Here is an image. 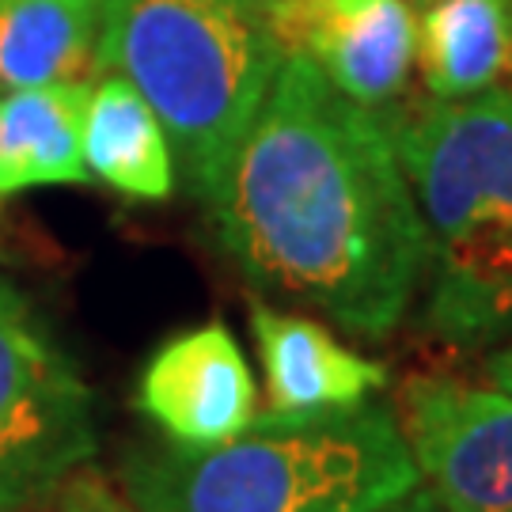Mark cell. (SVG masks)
Wrapping results in <instances>:
<instances>
[{"instance_id":"1","label":"cell","mask_w":512,"mask_h":512,"mask_svg":"<svg viewBox=\"0 0 512 512\" xmlns=\"http://www.w3.org/2000/svg\"><path fill=\"white\" fill-rule=\"evenodd\" d=\"M224 255L262 296L384 342L421 289L425 224L391 118L285 57L209 198Z\"/></svg>"},{"instance_id":"2","label":"cell","mask_w":512,"mask_h":512,"mask_svg":"<svg viewBox=\"0 0 512 512\" xmlns=\"http://www.w3.org/2000/svg\"><path fill=\"white\" fill-rule=\"evenodd\" d=\"M418 463L387 399L327 414L251 418L213 448H133L122 497L137 512H376L414 490Z\"/></svg>"},{"instance_id":"3","label":"cell","mask_w":512,"mask_h":512,"mask_svg":"<svg viewBox=\"0 0 512 512\" xmlns=\"http://www.w3.org/2000/svg\"><path fill=\"white\" fill-rule=\"evenodd\" d=\"M425 224L421 330L448 349L512 338V92L391 114Z\"/></svg>"},{"instance_id":"4","label":"cell","mask_w":512,"mask_h":512,"mask_svg":"<svg viewBox=\"0 0 512 512\" xmlns=\"http://www.w3.org/2000/svg\"><path fill=\"white\" fill-rule=\"evenodd\" d=\"M95 61L145 95L186 186L209 202L285 54L262 0H103Z\"/></svg>"},{"instance_id":"5","label":"cell","mask_w":512,"mask_h":512,"mask_svg":"<svg viewBox=\"0 0 512 512\" xmlns=\"http://www.w3.org/2000/svg\"><path fill=\"white\" fill-rule=\"evenodd\" d=\"M95 406L73 357L0 277V512L38 505L95 456Z\"/></svg>"},{"instance_id":"6","label":"cell","mask_w":512,"mask_h":512,"mask_svg":"<svg viewBox=\"0 0 512 512\" xmlns=\"http://www.w3.org/2000/svg\"><path fill=\"white\" fill-rule=\"evenodd\" d=\"M399 425L444 512H512V395L459 376H414Z\"/></svg>"},{"instance_id":"7","label":"cell","mask_w":512,"mask_h":512,"mask_svg":"<svg viewBox=\"0 0 512 512\" xmlns=\"http://www.w3.org/2000/svg\"><path fill=\"white\" fill-rule=\"evenodd\" d=\"M285 57H304L357 107L395 114L414 73L418 12L406 0H262Z\"/></svg>"},{"instance_id":"8","label":"cell","mask_w":512,"mask_h":512,"mask_svg":"<svg viewBox=\"0 0 512 512\" xmlns=\"http://www.w3.org/2000/svg\"><path fill=\"white\" fill-rule=\"evenodd\" d=\"M133 406L175 448H213L239 437L255 418V376L228 323L171 334L152 349Z\"/></svg>"},{"instance_id":"9","label":"cell","mask_w":512,"mask_h":512,"mask_svg":"<svg viewBox=\"0 0 512 512\" xmlns=\"http://www.w3.org/2000/svg\"><path fill=\"white\" fill-rule=\"evenodd\" d=\"M270 410L277 414H327L376 399L391 384V368L368 361L338 342L323 323L270 300L247 308Z\"/></svg>"},{"instance_id":"10","label":"cell","mask_w":512,"mask_h":512,"mask_svg":"<svg viewBox=\"0 0 512 512\" xmlns=\"http://www.w3.org/2000/svg\"><path fill=\"white\" fill-rule=\"evenodd\" d=\"M414 65L440 103L501 88L512 80V0H425Z\"/></svg>"},{"instance_id":"11","label":"cell","mask_w":512,"mask_h":512,"mask_svg":"<svg viewBox=\"0 0 512 512\" xmlns=\"http://www.w3.org/2000/svg\"><path fill=\"white\" fill-rule=\"evenodd\" d=\"M92 84H46L0 103V198L31 186L84 183V118Z\"/></svg>"},{"instance_id":"12","label":"cell","mask_w":512,"mask_h":512,"mask_svg":"<svg viewBox=\"0 0 512 512\" xmlns=\"http://www.w3.org/2000/svg\"><path fill=\"white\" fill-rule=\"evenodd\" d=\"M84 167L110 190L137 202L175 194V156L156 110L129 80L103 73L84 118Z\"/></svg>"},{"instance_id":"13","label":"cell","mask_w":512,"mask_h":512,"mask_svg":"<svg viewBox=\"0 0 512 512\" xmlns=\"http://www.w3.org/2000/svg\"><path fill=\"white\" fill-rule=\"evenodd\" d=\"M103 0H0V88L92 84Z\"/></svg>"},{"instance_id":"14","label":"cell","mask_w":512,"mask_h":512,"mask_svg":"<svg viewBox=\"0 0 512 512\" xmlns=\"http://www.w3.org/2000/svg\"><path fill=\"white\" fill-rule=\"evenodd\" d=\"M54 497L61 512H137L99 471H88V463L76 467L54 490Z\"/></svg>"},{"instance_id":"15","label":"cell","mask_w":512,"mask_h":512,"mask_svg":"<svg viewBox=\"0 0 512 512\" xmlns=\"http://www.w3.org/2000/svg\"><path fill=\"white\" fill-rule=\"evenodd\" d=\"M376 512H444V509H440L437 497L429 494L425 486H414V490H406L403 497H395L391 505H384V509Z\"/></svg>"},{"instance_id":"16","label":"cell","mask_w":512,"mask_h":512,"mask_svg":"<svg viewBox=\"0 0 512 512\" xmlns=\"http://www.w3.org/2000/svg\"><path fill=\"white\" fill-rule=\"evenodd\" d=\"M486 376H490V384L501 387V391H509L512 395V346L497 349L494 357L486 361Z\"/></svg>"},{"instance_id":"17","label":"cell","mask_w":512,"mask_h":512,"mask_svg":"<svg viewBox=\"0 0 512 512\" xmlns=\"http://www.w3.org/2000/svg\"><path fill=\"white\" fill-rule=\"evenodd\" d=\"M4 512H35V509H31V505H23V509H4ZM57 512H61V509H57Z\"/></svg>"}]
</instances>
